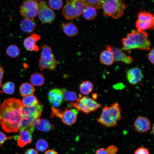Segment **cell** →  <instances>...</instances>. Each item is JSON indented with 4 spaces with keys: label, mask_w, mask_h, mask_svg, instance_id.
Here are the masks:
<instances>
[{
    "label": "cell",
    "mask_w": 154,
    "mask_h": 154,
    "mask_svg": "<svg viewBox=\"0 0 154 154\" xmlns=\"http://www.w3.org/2000/svg\"><path fill=\"white\" fill-rule=\"evenodd\" d=\"M23 106L19 99L15 98L6 99L2 103L0 106V124L5 131L16 133L19 130Z\"/></svg>",
    "instance_id": "cell-1"
},
{
    "label": "cell",
    "mask_w": 154,
    "mask_h": 154,
    "mask_svg": "<svg viewBox=\"0 0 154 154\" xmlns=\"http://www.w3.org/2000/svg\"><path fill=\"white\" fill-rule=\"evenodd\" d=\"M147 33L144 31L133 29L126 37L121 40L123 46L121 50H127L134 49L141 50H150L151 43L148 39Z\"/></svg>",
    "instance_id": "cell-2"
},
{
    "label": "cell",
    "mask_w": 154,
    "mask_h": 154,
    "mask_svg": "<svg viewBox=\"0 0 154 154\" xmlns=\"http://www.w3.org/2000/svg\"><path fill=\"white\" fill-rule=\"evenodd\" d=\"M121 112V108L117 102L109 106H105L102 108L101 113L97 118V121L106 127H115L122 118Z\"/></svg>",
    "instance_id": "cell-3"
},
{
    "label": "cell",
    "mask_w": 154,
    "mask_h": 154,
    "mask_svg": "<svg viewBox=\"0 0 154 154\" xmlns=\"http://www.w3.org/2000/svg\"><path fill=\"white\" fill-rule=\"evenodd\" d=\"M63 7L62 14L65 19L72 20L79 17L86 6L83 0H67Z\"/></svg>",
    "instance_id": "cell-4"
},
{
    "label": "cell",
    "mask_w": 154,
    "mask_h": 154,
    "mask_svg": "<svg viewBox=\"0 0 154 154\" xmlns=\"http://www.w3.org/2000/svg\"><path fill=\"white\" fill-rule=\"evenodd\" d=\"M127 6L121 0H103L102 8L104 15L117 19L123 15Z\"/></svg>",
    "instance_id": "cell-5"
},
{
    "label": "cell",
    "mask_w": 154,
    "mask_h": 154,
    "mask_svg": "<svg viewBox=\"0 0 154 154\" xmlns=\"http://www.w3.org/2000/svg\"><path fill=\"white\" fill-rule=\"evenodd\" d=\"M40 57L38 60V67L40 70L47 69L54 70L57 62L53 54L51 48L45 44L42 46Z\"/></svg>",
    "instance_id": "cell-6"
},
{
    "label": "cell",
    "mask_w": 154,
    "mask_h": 154,
    "mask_svg": "<svg viewBox=\"0 0 154 154\" xmlns=\"http://www.w3.org/2000/svg\"><path fill=\"white\" fill-rule=\"evenodd\" d=\"M76 110L82 111L87 114L96 111L101 106L96 100L84 96L77 98L76 102L72 104Z\"/></svg>",
    "instance_id": "cell-7"
},
{
    "label": "cell",
    "mask_w": 154,
    "mask_h": 154,
    "mask_svg": "<svg viewBox=\"0 0 154 154\" xmlns=\"http://www.w3.org/2000/svg\"><path fill=\"white\" fill-rule=\"evenodd\" d=\"M39 4L36 0H27L20 5L19 12L24 18L34 19L38 15Z\"/></svg>",
    "instance_id": "cell-8"
},
{
    "label": "cell",
    "mask_w": 154,
    "mask_h": 154,
    "mask_svg": "<svg viewBox=\"0 0 154 154\" xmlns=\"http://www.w3.org/2000/svg\"><path fill=\"white\" fill-rule=\"evenodd\" d=\"M135 26L137 29L144 31L149 29H153L154 17L149 12L142 11L138 14Z\"/></svg>",
    "instance_id": "cell-9"
},
{
    "label": "cell",
    "mask_w": 154,
    "mask_h": 154,
    "mask_svg": "<svg viewBox=\"0 0 154 154\" xmlns=\"http://www.w3.org/2000/svg\"><path fill=\"white\" fill-rule=\"evenodd\" d=\"M43 110V106L39 102L36 105L31 107L23 105L21 110L22 117L34 122L40 118Z\"/></svg>",
    "instance_id": "cell-10"
},
{
    "label": "cell",
    "mask_w": 154,
    "mask_h": 154,
    "mask_svg": "<svg viewBox=\"0 0 154 154\" xmlns=\"http://www.w3.org/2000/svg\"><path fill=\"white\" fill-rule=\"evenodd\" d=\"M39 4L38 16L40 20L43 23H49L52 22L55 17L54 11L48 6L45 1H41Z\"/></svg>",
    "instance_id": "cell-11"
},
{
    "label": "cell",
    "mask_w": 154,
    "mask_h": 154,
    "mask_svg": "<svg viewBox=\"0 0 154 154\" xmlns=\"http://www.w3.org/2000/svg\"><path fill=\"white\" fill-rule=\"evenodd\" d=\"M106 48L113 53L114 61H121L128 64H130L132 62L133 60L132 57L127 55L120 49L110 45L106 46Z\"/></svg>",
    "instance_id": "cell-12"
},
{
    "label": "cell",
    "mask_w": 154,
    "mask_h": 154,
    "mask_svg": "<svg viewBox=\"0 0 154 154\" xmlns=\"http://www.w3.org/2000/svg\"><path fill=\"white\" fill-rule=\"evenodd\" d=\"M48 98L49 102L53 107H57L63 101V91L58 88L53 89L48 93Z\"/></svg>",
    "instance_id": "cell-13"
},
{
    "label": "cell",
    "mask_w": 154,
    "mask_h": 154,
    "mask_svg": "<svg viewBox=\"0 0 154 154\" xmlns=\"http://www.w3.org/2000/svg\"><path fill=\"white\" fill-rule=\"evenodd\" d=\"M151 124L149 119L147 117L138 116L135 121L133 126L135 129L141 133H145L150 129Z\"/></svg>",
    "instance_id": "cell-14"
},
{
    "label": "cell",
    "mask_w": 154,
    "mask_h": 154,
    "mask_svg": "<svg viewBox=\"0 0 154 154\" xmlns=\"http://www.w3.org/2000/svg\"><path fill=\"white\" fill-rule=\"evenodd\" d=\"M40 38V36L39 35L33 33L24 40V46L28 51L37 52L39 50V47L36 43Z\"/></svg>",
    "instance_id": "cell-15"
},
{
    "label": "cell",
    "mask_w": 154,
    "mask_h": 154,
    "mask_svg": "<svg viewBox=\"0 0 154 154\" xmlns=\"http://www.w3.org/2000/svg\"><path fill=\"white\" fill-rule=\"evenodd\" d=\"M127 78L131 84L136 85L141 81L143 78L141 70L138 67H134L129 69L127 72Z\"/></svg>",
    "instance_id": "cell-16"
},
{
    "label": "cell",
    "mask_w": 154,
    "mask_h": 154,
    "mask_svg": "<svg viewBox=\"0 0 154 154\" xmlns=\"http://www.w3.org/2000/svg\"><path fill=\"white\" fill-rule=\"evenodd\" d=\"M77 114V111L75 109H66L61 113L59 117L64 123L70 125L76 121Z\"/></svg>",
    "instance_id": "cell-17"
},
{
    "label": "cell",
    "mask_w": 154,
    "mask_h": 154,
    "mask_svg": "<svg viewBox=\"0 0 154 154\" xmlns=\"http://www.w3.org/2000/svg\"><path fill=\"white\" fill-rule=\"evenodd\" d=\"M32 140V133L27 129H24L20 131L17 141V145L20 147H23L31 143Z\"/></svg>",
    "instance_id": "cell-18"
},
{
    "label": "cell",
    "mask_w": 154,
    "mask_h": 154,
    "mask_svg": "<svg viewBox=\"0 0 154 154\" xmlns=\"http://www.w3.org/2000/svg\"><path fill=\"white\" fill-rule=\"evenodd\" d=\"M37 25L34 19L24 18L20 24L22 30L26 33H30L34 31L36 28Z\"/></svg>",
    "instance_id": "cell-19"
},
{
    "label": "cell",
    "mask_w": 154,
    "mask_h": 154,
    "mask_svg": "<svg viewBox=\"0 0 154 154\" xmlns=\"http://www.w3.org/2000/svg\"><path fill=\"white\" fill-rule=\"evenodd\" d=\"M62 27L64 33L69 37H74L78 33V31L77 27L72 22L62 23Z\"/></svg>",
    "instance_id": "cell-20"
},
{
    "label": "cell",
    "mask_w": 154,
    "mask_h": 154,
    "mask_svg": "<svg viewBox=\"0 0 154 154\" xmlns=\"http://www.w3.org/2000/svg\"><path fill=\"white\" fill-rule=\"evenodd\" d=\"M33 124L38 130L45 132L49 131L51 127L50 123L46 119L40 118L37 119L34 121Z\"/></svg>",
    "instance_id": "cell-21"
},
{
    "label": "cell",
    "mask_w": 154,
    "mask_h": 154,
    "mask_svg": "<svg viewBox=\"0 0 154 154\" xmlns=\"http://www.w3.org/2000/svg\"><path fill=\"white\" fill-rule=\"evenodd\" d=\"M100 60L102 63L105 65H112L114 61L113 53L108 50L103 51L100 54Z\"/></svg>",
    "instance_id": "cell-22"
},
{
    "label": "cell",
    "mask_w": 154,
    "mask_h": 154,
    "mask_svg": "<svg viewBox=\"0 0 154 154\" xmlns=\"http://www.w3.org/2000/svg\"><path fill=\"white\" fill-rule=\"evenodd\" d=\"M35 91V89L33 86L29 83H24L20 87L21 94L23 97L33 95Z\"/></svg>",
    "instance_id": "cell-23"
},
{
    "label": "cell",
    "mask_w": 154,
    "mask_h": 154,
    "mask_svg": "<svg viewBox=\"0 0 154 154\" xmlns=\"http://www.w3.org/2000/svg\"><path fill=\"white\" fill-rule=\"evenodd\" d=\"M30 80L33 85L40 86L44 84L45 79L43 75L41 73H35L31 75Z\"/></svg>",
    "instance_id": "cell-24"
},
{
    "label": "cell",
    "mask_w": 154,
    "mask_h": 154,
    "mask_svg": "<svg viewBox=\"0 0 154 154\" xmlns=\"http://www.w3.org/2000/svg\"><path fill=\"white\" fill-rule=\"evenodd\" d=\"M97 11L94 7L86 5L85 8L82 14L86 20H92L96 17Z\"/></svg>",
    "instance_id": "cell-25"
},
{
    "label": "cell",
    "mask_w": 154,
    "mask_h": 154,
    "mask_svg": "<svg viewBox=\"0 0 154 154\" xmlns=\"http://www.w3.org/2000/svg\"><path fill=\"white\" fill-rule=\"evenodd\" d=\"M21 102L24 106L31 107L36 105L39 102L37 98L32 95L24 97Z\"/></svg>",
    "instance_id": "cell-26"
},
{
    "label": "cell",
    "mask_w": 154,
    "mask_h": 154,
    "mask_svg": "<svg viewBox=\"0 0 154 154\" xmlns=\"http://www.w3.org/2000/svg\"><path fill=\"white\" fill-rule=\"evenodd\" d=\"M79 88L80 92L82 94L87 95L92 91L93 88V85L90 81H86L81 83Z\"/></svg>",
    "instance_id": "cell-27"
},
{
    "label": "cell",
    "mask_w": 154,
    "mask_h": 154,
    "mask_svg": "<svg viewBox=\"0 0 154 154\" xmlns=\"http://www.w3.org/2000/svg\"><path fill=\"white\" fill-rule=\"evenodd\" d=\"M6 53L9 56L15 58L18 56L20 53L19 48L15 45L11 44L9 45L6 50Z\"/></svg>",
    "instance_id": "cell-28"
},
{
    "label": "cell",
    "mask_w": 154,
    "mask_h": 154,
    "mask_svg": "<svg viewBox=\"0 0 154 154\" xmlns=\"http://www.w3.org/2000/svg\"><path fill=\"white\" fill-rule=\"evenodd\" d=\"M84 3L87 6L92 7L96 9L102 8L103 0H83Z\"/></svg>",
    "instance_id": "cell-29"
},
{
    "label": "cell",
    "mask_w": 154,
    "mask_h": 154,
    "mask_svg": "<svg viewBox=\"0 0 154 154\" xmlns=\"http://www.w3.org/2000/svg\"><path fill=\"white\" fill-rule=\"evenodd\" d=\"M15 89L14 84L11 82H9L5 83L2 86L3 92L6 94H13L14 92Z\"/></svg>",
    "instance_id": "cell-30"
},
{
    "label": "cell",
    "mask_w": 154,
    "mask_h": 154,
    "mask_svg": "<svg viewBox=\"0 0 154 154\" xmlns=\"http://www.w3.org/2000/svg\"><path fill=\"white\" fill-rule=\"evenodd\" d=\"M63 91L64 98L66 101H74L76 100L77 98L76 93L73 91H69L65 89H62Z\"/></svg>",
    "instance_id": "cell-31"
},
{
    "label": "cell",
    "mask_w": 154,
    "mask_h": 154,
    "mask_svg": "<svg viewBox=\"0 0 154 154\" xmlns=\"http://www.w3.org/2000/svg\"><path fill=\"white\" fill-rule=\"evenodd\" d=\"M62 0H51L48 1V5L51 9L58 10L60 9L63 5Z\"/></svg>",
    "instance_id": "cell-32"
},
{
    "label": "cell",
    "mask_w": 154,
    "mask_h": 154,
    "mask_svg": "<svg viewBox=\"0 0 154 154\" xmlns=\"http://www.w3.org/2000/svg\"><path fill=\"white\" fill-rule=\"evenodd\" d=\"M48 144L46 141L44 139H40L36 143V147L37 149L40 151H43L48 148Z\"/></svg>",
    "instance_id": "cell-33"
},
{
    "label": "cell",
    "mask_w": 154,
    "mask_h": 154,
    "mask_svg": "<svg viewBox=\"0 0 154 154\" xmlns=\"http://www.w3.org/2000/svg\"><path fill=\"white\" fill-rule=\"evenodd\" d=\"M106 150L108 154H116L118 151L117 148L114 145L109 146Z\"/></svg>",
    "instance_id": "cell-34"
},
{
    "label": "cell",
    "mask_w": 154,
    "mask_h": 154,
    "mask_svg": "<svg viewBox=\"0 0 154 154\" xmlns=\"http://www.w3.org/2000/svg\"><path fill=\"white\" fill-rule=\"evenodd\" d=\"M134 154H149V152L146 148L140 147L135 150Z\"/></svg>",
    "instance_id": "cell-35"
},
{
    "label": "cell",
    "mask_w": 154,
    "mask_h": 154,
    "mask_svg": "<svg viewBox=\"0 0 154 154\" xmlns=\"http://www.w3.org/2000/svg\"><path fill=\"white\" fill-rule=\"evenodd\" d=\"M12 138L11 137H7L4 133L0 131V145L3 144L7 140Z\"/></svg>",
    "instance_id": "cell-36"
},
{
    "label": "cell",
    "mask_w": 154,
    "mask_h": 154,
    "mask_svg": "<svg viewBox=\"0 0 154 154\" xmlns=\"http://www.w3.org/2000/svg\"><path fill=\"white\" fill-rule=\"evenodd\" d=\"M154 50L153 48L150 52L148 54V59L150 62L152 64H154Z\"/></svg>",
    "instance_id": "cell-37"
},
{
    "label": "cell",
    "mask_w": 154,
    "mask_h": 154,
    "mask_svg": "<svg viewBox=\"0 0 154 154\" xmlns=\"http://www.w3.org/2000/svg\"><path fill=\"white\" fill-rule=\"evenodd\" d=\"M25 154H38L37 151L32 148L28 149L26 151Z\"/></svg>",
    "instance_id": "cell-38"
},
{
    "label": "cell",
    "mask_w": 154,
    "mask_h": 154,
    "mask_svg": "<svg viewBox=\"0 0 154 154\" xmlns=\"http://www.w3.org/2000/svg\"><path fill=\"white\" fill-rule=\"evenodd\" d=\"M95 154H108L106 151V149L104 148H100L98 150Z\"/></svg>",
    "instance_id": "cell-39"
},
{
    "label": "cell",
    "mask_w": 154,
    "mask_h": 154,
    "mask_svg": "<svg viewBox=\"0 0 154 154\" xmlns=\"http://www.w3.org/2000/svg\"><path fill=\"white\" fill-rule=\"evenodd\" d=\"M4 73V68L3 67H0V88L2 86V81Z\"/></svg>",
    "instance_id": "cell-40"
},
{
    "label": "cell",
    "mask_w": 154,
    "mask_h": 154,
    "mask_svg": "<svg viewBox=\"0 0 154 154\" xmlns=\"http://www.w3.org/2000/svg\"><path fill=\"white\" fill-rule=\"evenodd\" d=\"M44 154H58V153L52 149H48L46 151Z\"/></svg>",
    "instance_id": "cell-41"
},
{
    "label": "cell",
    "mask_w": 154,
    "mask_h": 154,
    "mask_svg": "<svg viewBox=\"0 0 154 154\" xmlns=\"http://www.w3.org/2000/svg\"><path fill=\"white\" fill-rule=\"evenodd\" d=\"M94 98L95 99L97 98V95L96 94H94L93 95Z\"/></svg>",
    "instance_id": "cell-42"
},
{
    "label": "cell",
    "mask_w": 154,
    "mask_h": 154,
    "mask_svg": "<svg viewBox=\"0 0 154 154\" xmlns=\"http://www.w3.org/2000/svg\"><path fill=\"white\" fill-rule=\"evenodd\" d=\"M152 132L153 134H154V125H153L152 127Z\"/></svg>",
    "instance_id": "cell-43"
},
{
    "label": "cell",
    "mask_w": 154,
    "mask_h": 154,
    "mask_svg": "<svg viewBox=\"0 0 154 154\" xmlns=\"http://www.w3.org/2000/svg\"><path fill=\"white\" fill-rule=\"evenodd\" d=\"M20 154V153H16V154Z\"/></svg>",
    "instance_id": "cell-44"
}]
</instances>
